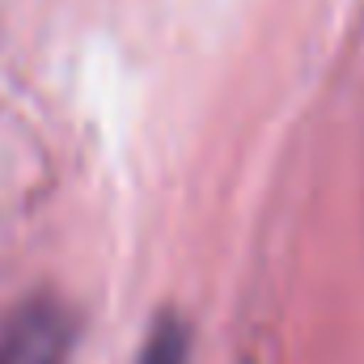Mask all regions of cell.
<instances>
[{
    "label": "cell",
    "mask_w": 364,
    "mask_h": 364,
    "mask_svg": "<svg viewBox=\"0 0 364 364\" xmlns=\"http://www.w3.org/2000/svg\"><path fill=\"white\" fill-rule=\"evenodd\" d=\"M68 348V322L55 309L17 314L0 331V364H60Z\"/></svg>",
    "instance_id": "6da1fadb"
},
{
    "label": "cell",
    "mask_w": 364,
    "mask_h": 364,
    "mask_svg": "<svg viewBox=\"0 0 364 364\" xmlns=\"http://www.w3.org/2000/svg\"><path fill=\"white\" fill-rule=\"evenodd\" d=\"M140 364H186V326H182V322H174V318L157 322L153 339L144 343V356H140Z\"/></svg>",
    "instance_id": "7a4b0ae2"
}]
</instances>
